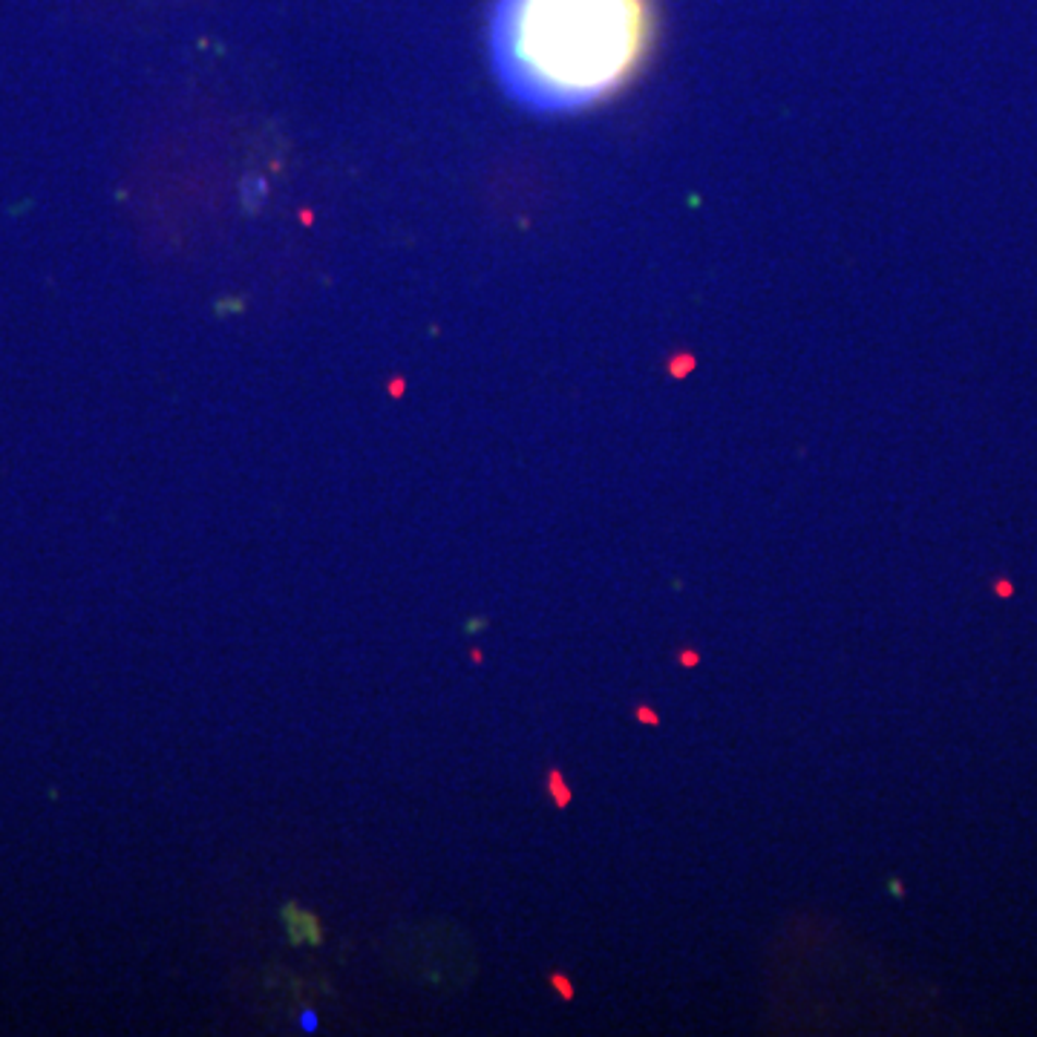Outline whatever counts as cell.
<instances>
[{"label":"cell","instance_id":"obj_1","mask_svg":"<svg viewBox=\"0 0 1037 1037\" xmlns=\"http://www.w3.org/2000/svg\"><path fill=\"white\" fill-rule=\"evenodd\" d=\"M654 35L652 0H493L487 49L510 101L577 113L623 89Z\"/></svg>","mask_w":1037,"mask_h":1037},{"label":"cell","instance_id":"obj_2","mask_svg":"<svg viewBox=\"0 0 1037 1037\" xmlns=\"http://www.w3.org/2000/svg\"><path fill=\"white\" fill-rule=\"evenodd\" d=\"M280 919L286 925L291 945H323V923L317 914L306 911L298 902H286L280 908Z\"/></svg>","mask_w":1037,"mask_h":1037},{"label":"cell","instance_id":"obj_3","mask_svg":"<svg viewBox=\"0 0 1037 1037\" xmlns=\"http://www.w3.org/2000/svg\"><path fill=\"white\" fill-rule=\"evenodd\" d=\"M547 793H551V798H554V805L559 807V810H565V807L571 805L574 789L565 784L563 772L556 770V767L554 770H547Z\"/></svg>","mask_w":1037,"mask_h":1037},{"label":"cell","instance_id":"obj_4","mask_svg":"<svg viewBox=\"0 0 1037 1037\" xmlns=\"http://www.w3.org/2000/svg\"><path fill=\"white\" fill-rule=\"evenodd\" d=\"M547 980H551V986H554V989L559 991V998H563V1000H574V986H571V982H568V977H565V974H551Z\"/></svg>","mask_w":1037,"mask_h":1037},{"label":"cell","instance_id":"obj_5","mask_svg":"<svg viewBox=\"0 0 1037 1037\" xmlns=\"http://www.w3.org/2000/svg\"><path fill=\"white\" fill-rule=\"evenodd\" d=\"M635 715H637V721H640V724H649V726H658L660 724V718L654 715L652 709L649 707H637L635 709Z\"/></svg>","mask_w":1037,"mask_h":1037},{"label":"cell","instance_id":"obj_6","mask_svg":"<svg viewBox=\"0 0 1037 1037\" xmlns=\"http://www.w3.org/2000/svg\"><path fill=\"white\" fill-rule=\"evenodd\" d=\"M300 1026H303L306 1032H317V1026H321V1017H317L314 1012H303V1014H300Z\"/></svg>","mask_w":1037,"mask_h":1037},{"label":"cell","instance_id":"obj_7","mask_svg":"<svg viewBox=\"0 0 1037 1037\" xmlns=\"http://www.w3.org/2000/svg\"><path fill=\"white\" fill-rule=\"evenodd\" d=\"M482 628H487V619H484V617L467 619V623H465V631H467V635H473V631H482Z\"/></svg>","mask_w":1037,"mask_h":1037},{"label":"cell","instance_id":"obj_8","mask_svg":"<svg viewBox=\"0 0 1037 1037\" xmlns=\"http://www.w3.org/2000/svg\"><path fill=\"white\" fill-rule=\"evenodd\" d=\"M698 652H684L680 654V663H684V666H698Z\"/></svg>","mask_w":1037,"mask_h":1037},{"label":"cell","instance_id":"obj_9","mask_svg":"<svg viewBox=\"0 0 1037 1037\" xmlns=\"http://www.w3.org/2000/svg\"><path fill=\"white\" fill-rule=\"evenodd\" d=\"M470 654H473V663H482V660H484V658H482V652H479V649H473V652H470Z\"/></svg>","mask_w":1037,"mask_h":1037}]
</instances>
